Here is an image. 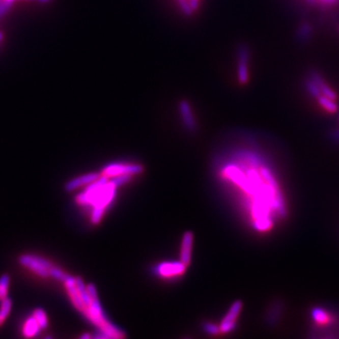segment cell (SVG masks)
Wrapping results in <instances>:
<instances>
[{
	"mask_svg": "<svg viewBox=\"0 0 339 339\" xmlns=\"http://www.w3.org/2000/svg\"><path fill=\"white\" fill-rule=\"evenodd\" d=\"M32 316L35 318V320H37L39 325L41 326L42 329H45L47 325H48V320H47V316L45 314L43 309L41 308H37L34 310Z\"/></svg>",
	"mask_w": 339,
	"mask_h": 339,
	"instance_id": "ffe728a7",
	"label": "cell"
},
{
	"mask_svg": "<svg viewBox=\"0 0 339 339\" xmlns=\"http://www.w3.org/2000/svg\"><path fill=\"white\" fill-rule=\"evenodd\" d=\"M38 2H40V3H42V4H45V3H48V2H50L51 0H37Z\"/></svg>",
	"mask_w": 339,
	"mask_h": 339,
	"instance_id": "83f0119b",
	"label": "cell"
},
{
	"mask_svg": "<svg viewBox=\"0 0 339 339\" xmlns=\"http://www.w3.org/2000/svg\"><path fill=\"white\" fill-rule=\"evenodd\" d=\"M130 179H131L130 175H118V176H112V178L109 182L112 183L116 188H118V187H121L126 183L129 182Z\"/></svg>",
	"mask_w": 339,
	"mask_h": 339,
	"instance_id": "603a6c76",
	"label": "cell"
},
{
	"mask_svg": "<svg viewBox=\"0 0 339 339\" xmlns=\"http://www.w3.org/2000/svg\"><path fill=\"white\" fill-rule=\"evenodd\" d=\"M192 243H193V234H192V232H190V231L185 232L182 238L180 260L186 266H188L190 263Z\"/></svg>",
	"mask_w": 339,
	"mask_h": 339,
	"instance_id": "9c48e42d",
	"label": "cell"
},
{
	"mask_svg": "<svg viewBox=\"0 0 339 339\" xmlns=\"http://www.w3.org/2000/svg\"><path fill=\"white\" fill-rule=\"evenodd\" d=\"M186 265L180 261V262H175V263H162L158 266V272L162 276H175L182 274L186 270Z\"/></svg>",
	"mask_w": 339,
	"mask_h": 339,
	"instance_id": "30bf717a",
	"label": "cell"
},
{
	"mask_svg": "<svg viewBox=\"0 0 339 339\" xmlns=\"http://www.w3.org/2000/svg\"><path fill=\"white\" fill-rule=\"evenodd\" d=\"M75 286H76V289L79 292V295L81 297L82 301L84 302L85 306L88 307L89 305L91 304V302H92V298L89 294L87 286L84 284L80 277H75Z\"/></svg>",
	"mask_w": 339,
	"mask_h": 339,
	"instance_id": "5bb4252c",
	"label": "cell"
},
{
	"mask_svg": "<svg viewBox=\"0 0 339 339\" xmlns=\"http://www.w3.org/2000/svg\"><path fill=\"white\" fill-rule=\"evenodd\" d=\"M19 263L43 278L49 276V270L53 265L44 258L34 255H23L19 258Z\"/></svg>",
	"mask_w": 339,
	"mask_h": 339,
	"instance_id": "7a4b0ae2",
	"label": "cell"
},
{
	"mask_svg": "<svg viewBox=\"0 0 339 339\" xmlns=\"http://www.w3.org/2000/svg\"><path fill=\"white\" fill-rule=\"evenodd\" d=\"M23 1V0H22ZM24 1H32V0H24Z\"/></svg>",
	"mask_w": 339,
	"mask_h": 339,
	"instance_id": "f546056e",
	"label": "cell"
},
{
	"mask_svg": "<svg viewBox=\"0 0 339 339\" xmlns=\"http://www.w3.org/2000/svg\"><path fill=\"white\" fill-rule=\"evenodd\" d=\"M5 1H9V2H12V3H13V1H15V0H5Z\"/></svg>",
	"mask_w": 339,
	"mask_h": 339,
	"instance_id": "f1b7e54d",
	"label": "cell"
},
{
	"mask_svg": "<svg viewBox=\"0 0 339 339\" xmlns=\"http://www.w3.org/2000/svg\"><path fill=\"white\" fill-rule=\"evenodd\" d=\"M100 176L96 173H91V174H87L84 176H77L73 179H71L70 181L66 183L65 185V190L66 191H74L77 188H81L83 186L89 185L91 183L94 182L95 180H97Z\"/></svg>",
	"mask_w": 339,
	"mask_h": 339,
	"instance_id": "ba28073f",
	"label": "cell"
},
{
	"mask_svg": "<svg viewBox=\"0 0 339 339\" xmlns=\"http://www.w3.org/2000/svg\"><path fill=\"white\" fill-rule=\"evenodd\" d=\"M94 337L95 338L97 339H107V338H111L108 334H107V333H105V332H103L102 330H100V332L98 333H96L95 335H94Z\"/></svg>",
	"mask_w": 339,
	"mask_h": 339,
	"instance_id": "484cf974",
	"label": "cell"
},
{
	"mask_svg": "<svg viewBox=\"0 0 339 339\" xmlns=\"http://www.w3.org/2000/svg\"><path fill=\"white\" fill-rule=\"evenodd\" d=\"M69 274L65 273L63 270L56 268L55 266H53L49 270V276H52L54 279H56L58 281H62L64 282L65 279L68 277Z\"/></svg>",
	"mask_w": 339,
	"mask_h": 339,
	"instance_id": "cb8c5ba5",
	"label": "cell"
},
{
	"mask_svg": "<svg viewBox=\"0 0 339 339\" xmlns=\"http://www.w3.org/2000/svg\"><path fill=\"white\" fill-rule=\"evenodd\" d=\"M309 76H310V77L317 83V85L319 86V88H320V93H321L322 95L327 96V97H329V98H331V99H333V100H336V98H337V94H335V92L333 91V89L330 88V87L328 86V84H327L325 80L323 79L322 75H320L319 72H317V71H311Z\"/></svg>",
	"mask_w": 339,
	"mask_h": 339,
	"instance_id": "8fae6325",
	"label": "cell"
},
{
	"mask_svg": "<svg viewBox=\"0 0 339 339\" xmlns=\"http://www.w3.org/2000/svg\"><path fill=\"white\" fill-rule=\"evenodd\" d=\"M180 111L182 113L183 120L185 125L187 126L188 129L193 130L195 129V121L193 118V114L190 109V107L187 103H182L180 106Z\"/></svg>",
	"mask_w": 339,
	"mask_h": 339,
	"instance_id": "4fadbf2b",
	"label": "cell"
},
{
	"mask_svg": "<svg viewBox=\"0 0 339 339\" xmlns=\"http://www.w3.org/2000/svg\"><path fill=\"white\" fill-rule=\"evenodd\" d=\"M242 309V301H236L229 309L228 313L226 314L224 319L220 323V333H230L236 327V320L238 319L239 315Z\"/></svg>",
	"mask_w": 339,
	"mask_h": 339,
	"instance_id": "8992f818",
	"label": "cell"
},
{
	"mask_svg": "<svg viewBox=\"0 0 339 339\" xmlns=\"http://www.w3.org/2000/svg\"><path fill=\"white\" fill-rule=\"evenodd\" d=\"M10 286V276L8 274H3L0 277V301L8 297Z\"/></svg>",
	"mask_w": 339,
	"mask_h": 339,
	"instance_id": "44dd1931",
	"label": "cell"
},
{
	"mask_svg": "<svg viewBox=\"0 0 339 339\" xmlns=\"http://www.w3.org/2000/svg\"><path fill=\"white\" fill-rule=\"evenodd\" d=\"M176 1L178 6L182 10L183 13L186 14H192L198 9L199 3L202 0H176Z\"/></svg>",
	"mask_w": 339,
	"mask_h": 339,
	"instance_id": "9a60e30c",
	"label": "cell"
},
{
	"mask_svg": "<svg viewBox=\"0 0 339 339\" xmlns=\"http://www.w3.org/2000/svg\"><path fill=\"white\" fill-rule=\"evenodd\" d=\"M41 330H42V328L39 325L37 320H35V318L33 316H32L25 320V322L23 324L22 333L26 338H32V337L37 336L41 332Z\"/></svg>",
	"mask_w": 339,
	"mask_h": 339,
	"instance_id": "7c38bea8",
	"label": "cell"
},
{
	"mask_svg": "<svg viewBox=\"0 0 339 339\" xmlns=\"http://www.w3.org/2000/svg\"><path fill=\"white\" fill-rule=\"evenodd\" d=\"M80 338L91 339L92 338V334H90V333H84V334H82L81 336H80Z\"/></svg>",
	"mask_w": 339,
	"mask_h": 339,
	"instance_id": "4316f807",
	"label": "cell"
},
{
	"mask_svg": "<svg viewBox=\"0 0 339 339\" xmlns=\"http://www.w3.org/2000/svg\"><path fill=\"white\" fill-rule=\"evenodd\" d=\"M144 172V167L139 164L113 163L107 165L103 170L105 176H115L118 175H138Z\"/></svg>",
	"mask_w": 339,
	"mask_h": 339,
	"instance_id": "277c9868",
	"label": "cell"
},
{
	"mask_svg": "<svg viewBox=\"0 0 339 339\" xmlns=\"http://www.w3.org/2000/svg\"><path fill=\"white\" fill-rule=\"evenodd\" d=\"M0 301H1V303H0V319L2 320H5L8 318V316L11 313L13 302L9 297H7L4 300Z\"/></svg>",
	"mask_w": 339,
	"mask_h": 339,
	"instance_id": "d6986e66",
	"label": "cell"
},
{
	"mask_svg": "<svg viewBox=\"0 0 339 339\" xmlns=\"http://www.w3.org/2000/svg\"><path fill=\"white\" fill-rule=\"evenodd\" d=\"M317 100L320 106L326 110L327 112L335 113L338 110V106L335 103V100H333V99H331L324 95H320Z\"/></svg>",
	"mask_w": 339,
	"mask_h": 339,
	"instance_id": "2e32d148",
	"label": "cell"
},
{
	"mask_svg": "<svg viewBox=\"0 0 339 339\" xmlns=\"http://www.w3.org/2000/svg\"><path fill=\"white\" fill-rule=\"evenodd\" d=\"M304 85H305L306 91H307L309 94H310L312 97H314L316 99H318L320 95H322L321 93H320V88H319V86L317 85V83H316L310 76H309L307 79L305 80Z\"/></svg>",
	"mask_w": 339,
	"mask_h": 339,
	"instance_id": "ac0fdd59",
	"label": "cell"
},
{
	"mask_svg": "<svg viewBox=\"0 0 339 339\" xmlns=\"http://www.w3.org/2000/svg\"><path fill=\"white\" fill-rule=\"evenodd\" d=\"M249 61L250 51L244 44L239 46L238 51V78L240 84L245 85L249 81Z\"/></svg>",
	"mask_w": 339,
	"mask_h": 339,
	"instance_id": "5b68a950",
	"label": "cell"
},
{
	"mask_svg": "<svg viewBox=\"0 0 339 339\" xmlns=\"http://www.w3.org/2000/svg\"><path fill=\"white\" fill-rule=\"evenodd\" d=\"M115 193H116V187L113 185L112 183L108 181L105 187L104 191L100 195V197L97 199V201L95 202L93 206L94 210L92 213V222L94 224H97L100 222L104 212H105V209L112 201Z\"/></svg>",
	"mask_w": 339,
	"mask_h": 339,
	"instance_id": "3957f363",
	"label": "cell"
},
{
	"mask_svg": "<svg viewBox=\"0 0 339 339\" xmlns=\"http://www.w3.org/2000/svg\"><path fill=\"white\" fill-rule=\"evenodd\" d=\"M63 282L65 285V288H66V290H67V292L69 294L70 299H71V301L73 302L74 306L84 314L86 312L87 307L85 306L84 302L82 301L81 297L79 295V292H78V290L76 289V286H75V277L68 275V277L65 279V281Z\"/></svg>",
	"mask_w": 339,
	"mask_h": 339,
	"instance_id": "52a82bcc",
	"label": "cell"
},
{
	"mask_svg": "<svg viewBox=\"0 0 339 339\" xmlns=\"http://www.w3.org/2000/svg\"><path fill=\"white\" fill-rule=\"evenodd\" d=\"M108 183L107 176H100L97 180L89 184L87 188L76 197V202L82 206H94V203L100 197L105 187Z\"/></svg>",
	"mask_w": 339,
	"mask_h": 339,
	"instance_id": "6da1fadb",
	"label": "cell"
},
{
	"mask_svg": "<svg viewBox=\"0 0 339 339\" xmlns=\"http://www.w3.org/2000/svg\"><path fill=\"white\" fill-rule=\"evenodd\" d=\"M204 329H205L206 333L211 334V335H216V334H219L220 333V326H217L216 324H213V323H206L205 326H204Z\"/></svg>",
	"mask_w": 339,
	"mask_h": 339,
	"instance_id": "d4e9b609",
	"label": "cell"
},
{
	"mask_svg": "<svg viewBox=\"0 0 339 339\" xmlns=\"http://www.w3.org/2000/svg\"><path fill=\"white\" fill-rule=\"evenodd\" d=\"M311 317H312V320H314L316 324L324 325V324L328 323V321H329V315L322 308H315L314 310L312 311V313H311Z\"/></svg>",
	"mask_w": 339,
	"mask_h": 339,
	"instance_id": "e0dca14e",
	"label": "cell"
},
{
	"mask_svg": "<svg viewBox=\"0 0 339 339\" xmlns=\"http://www.w3.org/2000/svg\"><path fill=\"white\" fill-rule=\"evenodd\" d=\"M311 33H312L311 26L308 24H302L300 26V29L298 30V39H300V41L301 42L307 41L311 36Z\"/></svg>",
	"mask_w": 339,
	"mask_h": 339,
	"instance_id": "7402d4cb",
	"label": "cell"
}]
</instances>
